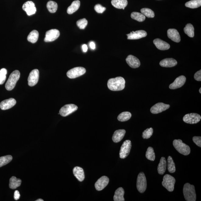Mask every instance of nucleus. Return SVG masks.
<instances>
[{
    "mask_svg": "<svg viewBox=\"0 0 201 201\" xmlns=\"http://www.w3.org/2000/svg\"><path fill=\"white\" fill-rule=\"evenodd\" d=\"M163 180L162 183V185L169 192H173L175 182V178L171 175L166 174L164 176Z\"/></svg>",
    "mask_w": 201,
    "mask_h": 201,
    "instance_id": "6",
    "label": "nucleus"
},
{
    "mask_svg": "<svg viewBox=\"0 0 201 201\" xmlns=\"http://www.w3.org/2000/svg\"><path fill=\"white\" fill-rule=\"evenodd\" d=\"M78 107L73 104L64 105L60 109L59 114L62 116L66 117L78 110Z\"/></svg>",
    "mask_w": 201,
    "mask_h": 201,
    "instance_id": "9",
    "label": "nucleus"
},
{
    "mask_svg": "<svg viewBox=\"0 0 201 201\" xmlns=\"http://www.w3.org/2000/svg\"><path fill=\"white\" fill-rule=\"evenodd\" d=\"M201 117L199 114L195 113L188 114L183 117V120L188 124H194L200 121Z\"/></svg>",
    "mask_w": 201,
    "mask_h": 201,
    "instance_id": "10",
    "label": "nucleus"
},
{
    "mask_svg": "<svg viewBox=\"0 0 201 201\" xmlns=\"http://www.w3.org/2000/svg\"><path fill=\"white\" fill-rule=\"evenodd\" d=\"M90 48L92 49H95V45L94 43L93 42H91L90 44Z\"/></svg>",
    "mask_w": 201,
    "mask_h": 201,
    "instance_id": "47",
    "label": "nucleus"
},
{
    "mask_svg": "<svg viewBox=\"0 0 201 201\" xmlns=\"http://www.w3.org/2000/svg\"><path fill=\"white\" fill-rule=\"evenodd\" d=\"M125 194V191L123 188H118L115 191V195L114 196V200L115 201H124V195Z\"/></svg>",
    "mask_w": 201,
    "mask_h": 201,
    "instance_id": "27",
    "label": "nucleus"
},
{
    "mask_svg": "<svg viewBox=\"0 0 201 201\" xmlns=\"http://www.w3.org/2000/svg\"><path fill=\"white\" fill-rule=\"evenodd\" d=\"M168 170L171 173H173L176 171L175 164L173 159L171 156H169L167 159Z\"/></svg>",
    "mask_w": 201,
    "mask_h": 201,
    "instance_id": "33",
    "label": "nucleus"
},
{
    "mask_svg": "<svg viewBox=\"0 0 201 201\" xmlns=\"http://www.w3.org/2000/svg\"><path fill=\"white\" fill-rule=\"evenodd\" d=\"M76 24L80 29H84L88 24V21L85 18H83L77 21Z\"/></svg>",
    "mask_w": 201,
    "mask_h": 201,
    "instance_id": "40",
    "label": "nucleus"
},
{
    "mask_svg": "<svg viewBox=\"0 0 201 201\" xmlns=\"http://www.w3.org/2000/svg\"><path fill=\"white\" fill-rule=\"evenodd\" d=\"M170 107V105L162 103H157L150 108V112L153 114H157L168 109Z\"/></svg>",
    "mask_w": 201,
    "mask_h": 201,
    "instance_id": "13",
    "label": "nucleus"
},
{
    "mask_svg": "<svg viewBox=\"0 0 201 201\" xmlns=\"http://www.w3.org/2000/svg\"><path fill=\"white\" fill-rule=\"evenodd\" d=\"M131 117L132 114L129 112H123L118 115L117 119L120 122H125L129 120Z\"/></svg>",
    "mask_w": 201,
    "mask_h": 201,
    "instance_id": "34",
    "label": "nucleus"
},
{
    "mask_svg": "<svg viewBox=\"0 0 201 201\" xmlns=\"http://www.w3.org/2000/svg\"><path fill=\"white\" fill-rule=\"evenodd\" d=\"M173 145L178 152L182 155L186 156L190 153V147L188 145L182 142L180 139H175L174 140Z\"/></svg>",
    "mask_w": 201,
    "mask_h": 201,
    "instance_id": "3",
    "label": "nucleus"
},
{
    "mask_svg": "<svg viewBox=\"0 0 201 201\" xmlns=\"http://www.w3.org/2000/svg\"><path fill=\"white\" fill-rule=\"evenodd\" d=\"M167 160L165 157H162L160 158V163L157 167V172L160 175H163L166 170Z\"/></svg>",
    "mask_w": 201,
    "mask_h": 201,
    "instance_id": "26",
    "label": "nucleus"
},
{
    "mask_svg": "<svg viewBox=\"0 0 201 201\" xmlns=\"http://www.w3.org/2000/svg\"><path fill=\"white\" fill-rule=\"evenodd\" d=\"M12 160V156L10 155L0 157V167H2L9 163Z\"/></svg>",
    "mask_w": 201,
    "mask_h": 201,
    "instance_id": "38",
    "label": "nucleus"
},
{
    "mask_svg": "<svg viewBox=\"0 0 201 201\" xmlns=\"http://www.w3.org/2000/svg\"><path fill=\"white\" fill-rule=\"evenodd\" d=\"M177 64V61L173 58H165L161 60L160 63L161 66L165 68H171L175 66Z\"/></svg>",
    "mask_w": 201,
    "mask_h": 201,
    "instance_id": "22",
    "label": "nucleus"
},
{
    "mask_svg": "<svg viewBox=\"0 0 201 201\" xmlns=\"http://www.w3.org/2000/svg\"><path fill=\"white\" fill-rule=\"evenodd\" d=\"M131 147L132 143L130 140H128L125 141L121 147L120 151V158H126L130 153Z\"/></svg>",
    "mask_w": 201,
    "mask_h": 201,
    "instance_id": "8",
    "label": "nucleus"
},
{
    "mask_svg": "<svg viewBox=\"0 0 201 201\" xmlns=\"http://www.w3.org/2000/svg\"><path fill=\"white\" fill-rule=\"evenodd\" d=\"M73 171L74 175L79 182H83L84 180V172L82 168L79 167H75L73 168Z\"/></svg>",
    "mask_w": 201,
    "mask_h": 201,
    "instance_id": "24",
    "label": "nucleus"
},
{
    "mask_svg": "<svg viewBox=\"0 0 201 201\" xmlns=\"http://www.w3.org/2000/svg\"><path fill=\"white\" fill-rule=\"evenodd\" d=\"M36 201H44V200H43V199H37V200H36Z\"/></svg>",
    "mask_w": 201,
    "mask_h": 201,
    "instance_id": "49",
    "label": "nucleus"
},
{
    "mask_svg": "<svg viewBox=\"0 0 201 201\" xmlns=\"http://www.w3.org/2000/svg\"><path fill=\"white\" fill-rule=\"evenodd\" d=\"M109 182V179L105 176H103L99 179L95 183V189L97 191H101L105 188Z\"/></svg>",
    "mask_w": 201,
    "mask_h": 201,
    "instance_id": "15",
    "label": "nucleus"
},
{
    "mask_svg": "<svg viewBox=\"0 0 201 201\" xmlns=\"http://www.w3.org/2000/svg\"><path fill=\"white\" fill-rule=\"evenodd\" d=\"M186 78L185 76L182 75L178 77L173 83L171 84L169 88L171 90H175L181 88L185 84Z\"/></svg>",
    "mask_w": 201,
    "mask_h": 201,
    "instance_id": "16",
    "label": "nucleus"
},
{
    "mask_svg": "<svg viewBox=\"0 0 201 201\" xmlns=\"http://www.w3.org/2000/svg\"><path fill=\"white\" fill-rule=\"evenodd\" d=\"M16 104V100L14 98H10L9 99L3 100L0 103V108L2 110H6L12 108Z\"/></svg>",
    "mask_w": 201,
    "mask_h": 201,
    "instance_id": "18",
    "label": "nucleus"
},
{
    "mask_svg": "<svg viewBox=\"0 0 201 201\" xmlns=\"http://www.w3.org/2000/svg\"><path fill=\"white\" fill-rule=\"evenodd\" d=\"M80 6V2L78 0L73 2L70 5L67 9V13L69 14H72L79 9Z\"/></svg>",
    "mask_w": 201,
    "mask_h": 201,
    "instance_id": "28",
    "label": "nucleus"
},
{
    "mask_svg": "<svg viewBox=\"0 0 201 201\" xmlns=\"http://www.w3.org/2000/svg\"><path fill=\"white\" fill-rule=\"evenodd\" d=\"M153 42L157 48L161 50H168L170 48L168 43L159 38L154 40Z\"/></svg>",
    "mask_w": 201,
    "mask_h": 201,
    "instance_id": "21",
    "label": "nucleus"
},
{
    "mask_svg": "<svg viewBox=\"0 0 201 201\" xmlns=\"http://www.w3.org/2000/svg\"><path fill=\"white\" fill-rule=\"evenodd\" d=\"M94 9L97 13H102L105 11L106 8L102 6L101 5L98 4L95 5L94 7Z\"/></svg>",
    "mask_w": 201,
    "mask_h": 201,
    "instance_id": "43",
    "label": "nucleus"
},
{
    "mask_svg": "<svg viewBox=\"0 0 201 201\" xmlns=\"http://www.w3.org/2000/svg\"><path fill=\"white\" fill-rule=\"evenodd\" d=\"M168 37L169 38L175 42L179 43L181 41L180 34L177 30L170 29L167 31Z\"/></svg>",
    "mask_w": 201,
    "mask_h": 201,
    "instance_id": "20",
    "label": "nucleus"
},
{
    "mask_svg": "<svg viewBox=\"0 0 201 201\" xmlns=\"http://www.w3.org/2000/svg\"><path fill=\"white\" fill-rule=\"evenodd\" d=\"M125 130L124 129L117 130L114 132L112 137V140L115 143H118L122 140L125 136Z\"/></svg>",
    "mask_w": 201,
    "mask_h": 201,
    "instance_id": "23",
    "label": "nucleus"
},
{
    "mask_svg": "<svg viewBox=\"0 0 201 201\" xmlns=\"http://www.w3.org/2000/svg\"><path fill=\"white\" fill-rule=\"evenodd\" d=\"M20 76V73L18 70H15L11 74L5 84V88L7 90H11L15 88Z\"/></svg>",
    "mask_w": 201,
    "mask_h": 201,
    "instance_id": "4",
    "label": "nucleus"
},
{
    "mask_svg": "<svg viewBox=\"0 0 201 201\" xmlns=\"http://www.w3.org/2000/svg\"><path fill=\"white\" fill-rule=\"evenodd\" d=\"M47 7L50 13H54L56 12L58 9V5L54 1H49L47 3Z\"/></svg>",
    "mask_w": 201,
    "mask_h": 201,
    "instance_id": "35",
    "label": "nucleus"
},
{
    "mask_svg": "<svg viewBox=\"0 0 201 201\" xmlns=\"http://www.w3.org/2000/svg\"><path fill=\"white\" fill-rule=\"evenodd\" d=\"M184 32L188 36L190 37H193L194 36V26L191 23H188L184 28Z\"/></svg>",
    "mask_w": 201,
    "mask_h": 201,
    "instance_id": "31",
    "label": "nucleus"
},
{
    "mask_svg": "<svg viewBox=\"0 0 201 201\" xmlns=\"http://www.w3.org/2000/svg\"><path fill=\"white\" fill-rule=\"evenodd\" d=\"M39 77V70L37 69L32 70L28 78V85L30 86H33L38 83Z\"/></svg>",
    "mask_w": 201,
    "mask_h": 201,
    "instance_id": "11",
    "label": "nucleus"
},
{
    "mask_svg": "<svg viewBox=\"0 0 201 201\" xmlns=\"http://www.w3.org/2000/svg\"><path fill=\"white\" fill-rule=\"evenodd\" d=\"M192 140L197 146L201 147V137L200 136H194L192 138Z\"/></svg>",
    "mask_w": 201,
    "mask_h": 201,
    "instance_id": "44",
    "label": "nucleus"
},
{
    "mask_svg": "<svg viewBox=\"0 0 201 201\" xmlns=\"http://www.w3.org/2000/svg\"><path fill=\"white\" fill-rule=\"evenodd\" d=\"M7 72L6 69L3 68L0 70V85L3 84L5 81Z\"/></svg>",
    "mask_w": 201,
    "mask_h": 201,
    "instance_id": "42",
    "label": "nucleus"
},
{
    "mask_svg": "<svg viewBox=\"0 0 201 201\" xmlns=\"http://www.w3.org/2000/svg\"><path fill=\"white\" fill-rule=\"evenodd\" d=\"M146 157L149 160L151 161L155 160V155L153 147H149L147 148L146 153Z\"/></svg>",
    "mask_w": 201,
    "mask_h": 201,
    "instance_id": "37",
    "label": "nucleus"
},
{
    "mask_svg": "<svg viewBox=\"0 0 201 201\" xmlns=\"http://www.w3.org/2000/svg\"><path fill=\"white\" fill-rule=\"evenodd\" d=\"M136 186L137 190L140 193H143L146 190V179L143 172H141L139 174L137 178Z\"/></svg>",
    "mask_w": 201,
    "mask_h": 201,
    "instance_id": "5",
    "label": "nucleus"
},
{
    "mask_svg": "<svg viewBox=\"0 0 201 201\" xmlns=\"http://www.w3.org/2000/svg\"><path fill=\"white\" fill-rule=\"evenodd\" d=\"M86 72V69L83 67H76L69 70L67 72V76L70 79L76 78L84 74Z\"/></svg>",
    "mask_w": 201,
    "mask_h": 201,
    "instance_id": "7",
    "label": "nucleus"
},
{
    "mask_svg": "<svg viewBox=\"0 0 201 201\" xmlns=\"http://www.w3.org/2000/svg\"><path fill=\"white\" fill-rule=\"evenodd\" d=\"M153 133V129L152 128H148L145 130L142 133V137L144 139L150 138Z\"/></svg>",
    "mask_w": 201,
    "mask_h": 201,
    "instance_id": "41",
    "label": "nucleus"
},
{
    "mask_svg": "<svg viewBox=\"0 0 201 201\" xmlns=\"http://www.w3.org/2000/svg\"><path fill=\"white\" fill-rule=\"evenodd\" d=\"M126 61L129 66L132 68H138L140 65V62L138 58L132 55L127 56Z\"/></svg>",
    "mask_w": 201,
    "mask_h": 201,
    "instance_id": "19",
    "label": "nucleus"
},
{
    "mask_svg": "<svg viewBox=\"0 0 201 201\" xmlns=\"http://www.w3.org/2000/svg\"><path fill=\"white\" fill-rule=\"evenodd\" d=\"M194 78L196 80L198 81H201V70H200L199 71H197L196 72L194 75Z\"/></svg>",
    "mask_w": 201,
    "mask_h": 201,
    "instance_id": "45",
    "label": "nucleus"
},
{
    "mask_svg": "<svg viewBox=\"0 0 201 201\" xmlns=\"http://www.w3.org/2000/svg\"><path fill=\"white\" fill-rule=\"evenodd\" d=\"M112 5L117 9H125L128 4L127 0H112Z\"/></svg>",
    "mask_w": 201,
    "mask_h": 201,
    "instance_id": "25",
    "label": "nucleus"
},
{
    "mask_svg": "<svg viewBox=\"0 0 201 201\" xmlns=\"http://www.w3.org/2000/svg\"><path fill=\"white\" fill-rule=\"evenodd\" d=\"M125 80L123 77H117L109 79L107 83L108 88L113 91H120L125 87Z\"/></svg>",
    "mask_w": 201,
    "mask_h": 201,
    "instance_id": "1",
    "label": "nucleus"
},
{
    "mask_svg": "<svg viewBox=\"0 0 201 201\" xmlns=\"http://www.w3.org/2000/svg\"><path fill=\"white\" fill-rule=\"evenodd\" d=\"M147 35L146 31L144 30H138L136 31H132L129 34H127V39L137 40L145 37Z\"/></svg>",
    "mask_w": 201,
    "mask_h": 201,
    "instance_id": "17",
    "label": "nucleus"
},
{
    "mask_svg": "<svg viewBox=\"0 0 201 201\" xmlns=\"http://www.w3.org/2000/svg\"><path fill=\"white\" fill-rule=\"evenodd\" d=\"M39 33L37 30H34L30 32L27 37V40L28 41L32 43H35L37 41Z\"/></svg>",
    "mask_w": 201,
    "mask_h": 201,
    "instance_id": "30",
    "label": "nucleus"
},
{
    "mask_svg": "<svg viewBox=\"0 0 201 201\" xmlns=\"http://www.w3.org/2000/svg\"><path fill=\"white\" fill-rule=\"evenodd\" d=\"M22 181L21 179L13 176L10 179L9 186L10 189H15L21 185Z\"/></svg>",
    "mask_w": 201,
    "mask_h": 201,
    "instance_id": "29",
    "label": "nucleus"
},
{
    "mask_svg": "<svg viewBox=\"0 0 201 201\" xmlns=\"http://www.w3.org/2000/svg\"><path fill=\"white\" fill-rule=\"evenodd\" d=\"M184 197L187 201H195L196 200L195 187L189 183L184 184L183 189Z\"/></svg>",
    "mask_w": 201,
    "mask_h": 201,
    "instance_id": "2",
    "label": "nucleus"
},
{
    "mask_svg": "<svg viewBox=\"0 0 201 201\" xmlns=\"http://www.w3.org/2000/svg\"><path fill=\"white\" fill-rule=\"evenodd\" d=\"M82 48H83V50L84 52H86L87 50H88V47H87V45L85 44H83L82 46Z\"/></svg>",
    "mask_w": 201,
    "mask_h": 201,
    "instance_id": "48",
    "label": "nucleus"
},
{
    "mask_svg": "<svg viewBox=\"0 0 201 201\" xmlns=\"http://www.w3.org/2000/svg\"><path fill=\"white\" fill-rule=\"evenodd\" d=\"M141 12L147 18H153L155 16L154 12L149 8H144L140 10Z\"/></svg>",
    "mask_w": 201,
    "mask_h": 201,
    "instance_id": "39",
    "label": "nucleus"
},
{
    "mask_svg": "<svg viewBox=\"0 0 201 201\" xmlns=\"http://www.w3.org/2000/svg\"><path fill=\"white\" fill-rule=\"evenodd\" d=\"M199 93H201V88H200V90H199Z\"/></svg>",
    "mask_w": 201,
    "mask_h": 201,
    "instance_id": "50",
    "label": "nucleus"
},
{
    "mask_svg": "<svg viewBox=\"0 0 201 201\" xmlns=\"http://www.w3.org/2000/svg\"><path fill=\"white\" fill-rule=\"evenodd\" d=\"M23 9L26 11L28 16L34 14L37 9L34 3L31 1H27L23 6Z\"/></svg>",
    "mask_w": 201,
    "mask_h": 201,
    "instance_id": "14",
    "label": "nucleus"
},
{
    "mask_svg": "<svg viewBox=\"0 0 201 201\" xmlns=\"http://www.w3.org/2000/svg\"><path fill=\"white\" fill-rule=\"evenodd\" d=\"M131 17L132 19L136 20L140 22L145 21L146 18V16L143 14L138 12H132L131 14Z\"/></svg>",
    "mask_w": 201,
    "mask_h": 201,
    "instance_id": "36",
    "label": "nucleus"
},
{
    "mask_svg": "<svg viewBox=\"0 0 201 201\" xmlns=\"http://www.w3.org/2000/svg\"><path fill=\"white\" fill-rule=\"evenodd\" d=\"M20 197V194L19 191L16 190L14 192V198L15 200H19Z\"/></svg>",
    "mask_w": 201,
    "mask_h": 201,
    "instance_id": "46",
    "label": "nucleus"
},
{
    "mask_svg": "<svg viewBox=\"0 0 201 201\" xmlns=\"http://www.w3.org/2000/svg\"><path fill=\"white\" fill-rule=\"evenodd\" d=\"M185 6L192 9L199 8L201 6V0H192L186 3Z\"/></svg>",
    "mask_w": 201,
    "mask_h": 201,
    "instance_id": "32",
    "label": "nucleus"
},
{
    "mask_svg": "<svg viewBox=\"0 0 201 201\" xmlns=\"http://www.w3.org/2000/svg\"><path fill=\"white\" fill-rule=\"evenodd\" d=\"M60 35V32L57 29H51L47 31L44 41L46 42H52L56 40Z\"/></svg>",
    "mask_w": 201,
    "mask_h": 201,
    "instance_id": "12",
    "label": "nucleus"
}]
</instances>
